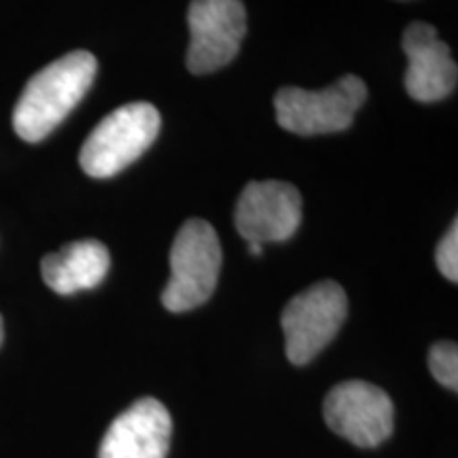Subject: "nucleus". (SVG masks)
Returning a JSON list of instances; mask_svg holds the SVG:
<instances>
[{
    "label": "nucleus",
    "mask_w": 458,
    "mask_h": 458,
    "mask_svg": "<svg viewBox=\"0 0 458 458\" xmlns=\"http://www.w3.org/2000/svg\"><path fill=\"white\" fill-rule=\"evenodd\" d=\"M98 60L89 51L57 57L28 81L13 111V130L21 140L41 142L54 131L94 83Z\"/></svg>",
    "instance_id": "f257e3e1"
},
{
    "label": "nucleus",
    "mask_w": 458,
    "mask_h": 458,
    "mask_svg": "<svg viewBox=\"0 0 458 458\" xmlns=\"http://www.w3.org/2000/svg\"><path fill=\"white\" fill-rule=\"evenodd\" d=\"M159 125L157 108L148 102H130L114 108L83 142L79 164L91 179H111L153 145Z\"/></svg>",
    "instance_id": "f03ea898"
},
{
    "label": "nucleus",
    "mask_w": 458,
    "mask_h": 458,
    "mask_svg": "<svg viewBox=\"0 0 458 458\" xmlns=\"http://www.w3.org/2000/svg\"><path fill=\"white\" fill-rule=\"evenodd\" d=\"M223 250L215 227L204 219H189L179 229L170 250V280L162 303L170 312L202 306L215 293Z\"/></svg>",
    "instance_id": "7ed1b4c3"
},
{
    "label": "nucleus",
    "mask_w": 458,
    "mask_h": 458,
    "mask_svg": "<svg viewBox=\"0 0 458 458\" xmlns=\"http://www.w3.org/2000/svg\"><path fill=\"white\" fill-rule=\"evenodd\" d=\"M368 98V85L354 74H344L325 89L283 88L274 96L280 128L300 136L334 134L352 123L354 113Z\"/></svg>",
    "instance_id": "20e7f679"
},
{
    "label": "nucleus",
    "mask_w": 458,
    "mask_h": 458,
    "mask_svg": "<svg viewBox=\"0 0 458 458\" xmlns=\"http://www.w3.org/2000/svg\"><path fill=\"white\" fill-rule=\"evenodd\" d=\"M346 314V293L334 280H320L295 295L286 303L280 318L286 359L293 365L310 363L337 335Z\"/></svg>",
    "instance_id": "39448f33"
},
{
    "label": "nucleus",
    "mask_w": 458,
    "mask_h": 458,
    "mask_svg": "<svg viewBox=\"0 0 458 458\" xmlns=\"http://www.w3.org/2000/svg\"><path fill=\"white\" fill-rule=\"evenodd\" d=\"M187 68L193 74H208L227 66L238 55L246 34L242 0H191L189 4Z\"/></svg>",
    "instance_id": "423d86ee"
},
{
    "label": "nucleus",
    "mask_w": 458,
    "mask_h": 458,
    "mask_svg": "<svg viewBox=\"0 0 458 458\" xmlns=\"http://www.w3.org/2000/svg\"><path fill=\"white\" fill-rule=\"evenodd\" d=\"M325 420L340 437L360 448H376L391 437L394 408L388 394L360 380L342 382L325 397Z\"/></svg>",
    "instance_id": "0eeeda50"
},
{
    "label": "nucleus",
    "mask_w": 458,
    "mask_h": 458,
    "mask_svg": "<svg viewBox=\"0 0 458 458\" xmlns=\"http://www.w3.org/2000/svg\"><path fill=\"white\" fill-rule=\"evenodd\" d=\"M238 233L246 242H283L301 223V193L284 181H253L236 204Z\"/></svg>",
    "instance_id": "6e6552de"
},
{
    "label": "nucleus",
    "mask_w": 458,
    "mask_h": 458,
    "mask_svg": "<svg viewBox=\"0 0 458 458\" xmlns=\"http://www.w3.org/2000/svg\"><path fill=\"white\" fill-rule=\"evenodd\" d=\"M172 418L164 403L145 397L117 416L102 439L98 458H165Z\"/></svg>",
    "instance_id": "1a4fd4ad"
},
{
    "label": "nucleus",
    "mask_w": 458,
    "mask_h": 458,
    "mask_svg": "<svg viewBox=\"0 0 458 458\" xmlns=\"http://www.w3.org/2000/svg\"><path fill=\"white\" fill-rule=\"evenodd\" d=\"M403 51L408 55L405 89L416 102L448 98L456 88L458 71L450 47L437 37V30L425 21H414L403 32Z\"/></svg>",
    "instance_id": "9d476101"
},
{
    "label": "nucleus",
    "mask_w": 458,
    "mask_h": 458,
    "mask_svg": "<svg viewBox=\"0 0 458 458\" xmlns=\"http://www.w3.org/2000/svg\"><path fill=\"white\" fill-rule=\"evenodd\" d=\"M111 267V255L98 240H77L41 261L45 284L57 295H72L98 286Z\"/></svg>",
    "instance_id": "9b49d317"
},
{
    "label": "nucleus",
    "mask_w": 458,
    "mask_h": 458,
    "mask_svg": "<svg viewBox=\"0 0 458 458\" xmlns=\"http://www.w3.org/2000/svg\"><path fill=\"white\" fill-rule=\"evenodd\" d=\"M428 369L439 385L458 391V348L454 342H437L428 351Z\"/></svg>",
    "instance_id": "f8f14e48"
},
{
    "label": "nucleus",
    "mask_w": 458,
    "mask_h": 458,
    "mask_svg": "<svg viewBox=\"0 0 458 458\" xmlns=\"http://www.w3.org/2000/svg\"><path fill=\"white\" fill-rule=\"evenodd\" d=\"M435 261H437L439 272L445 278L456 283L458 280V221H452V225L445 236L439 240L437 250H435Z\"/></svg>",
    "instance_id": "ddd939ff"
},
{
    "label": "nucleus",
    "mask_w": 458,
    "mask_h": 458,
    "mask_svg": "<svg viewBox=\"0 0 458 458\" xmlns=\"http://www.w3.org/2000/svg\"><path fill=\"white\" fill-rule=\"evenodd\" d=\"M249 253H250V255H255V257H257V255H261V253H263V246H261V244L250 242V244H249Z\"/></svg>",
    "instance_id": "4468645a"
},
{
    "label": "nucleus",
    "mask_w": 458,
    "mask_h": 458,
    "mask_svg": "<svg viewBox=\"0 0 458 458\" xmlns=\"http://www.w3.org/2000/svg\"><path fill=\"white\" fill-rule=\"evenodd\" d=\"M3 337H4V329H3V317H0V344H3Z\"/></svg>",
    "instance_id": "2eb2a0df"
}]
</instances>
